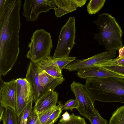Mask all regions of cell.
I'll return each mask as SVG.
<instances>
[{"instance_id":"obj_4","label":"cell","mask_w":124,"mask_h":124,"mask_svg":"<svg viewBox=\"0 0 124 124\" xmlns=\"http://www.w3.org/2000/svg\"><path fill=\"white\" fill-rule=\"evenodd\" d=\"M26 55L31 61L38 62L50 56L53 47L50 33L43 29H38L32 34Z\"/></svg>"},{"instance_id":"obj_3","label":"cell","mask_w":124,"mask_h":124,"mask_svg":"<svg viewBox=\"0 0 124 124\" xmlns=\"http://www.w3.org/2000/svg\"><path fill=\"white\" fill-rule=\"evenodd\" d=\"M93 22L99 31L94 34V38L99 45H104L107 51L119 50L123 47V31L114 17L108 13H102Z\"/></svg>"},{"instance_id":"obj_2","label":"cell","mask_w":124,"mask_h":124,"mask_svg":"<svg viewBox=\"0 0 124 124\" xmlns=\"http://www.w3.org/2000/svg\"><path fill=\"white\" fill-rule=\"evenodd\" d=\"M85 86L94 101L124 104V79L117 78H88Z\"/></svg>"},{"instance_id":"obj_27","label":"cell","mask_w":124,"mask_h":124,"mask_svg":"<svg viewBox=\"0 0 124 124\" xmlns=\"http://www.w3.org/2000/svg\"><path fill=\"white\" fill-rule=\"evenodd\" d=\"M105 69L118 74L124 76V66H101Z\"/></svg>"},{"instance_id":"obj_28","label":"cell","mask_w":124,"mask_h":124,"mask_svg":"<svg viewBox=\"0 0 124 124\" xmlns=\"http://www.w3.org/2000/svg\"><path fill=\"white\" fill-rule=\"evenodd\" d=\"M62 124H86L85 119L80 116H76L72 113L70 116V118L68 121Z\"/></svg>"},{"instance_id":"obj_1","label":"cell","mask_w":124,"mask_h":124,"mask_svg":"<svg viewBox=\"0 0 124 124\" xmlns=\"http://www.w3.org/2000/svg\"><path fill=\"white\" fill-rule=\"evenodd\" d=\"M21 0H0V75L13 68L20 52Z\"/></svg>"},{"instance_id":"obj_23","label":"cell","mask_w":124,"mask_h":124,"mask_svg":"<svg viewBox=\"0 0 124 124\" xmlns=\"http://www.w3.org/2000/svg\"><path fill=\"white\" fill-rule=\"evenodd\" d=\"M88 120L91 124H107L108 122L107 120L103 118L96 109Z\"/></svg>"},{"instance_id":"obj_29","label":"cell","mask_w":124,"mask_h":124,"mask_svg":"<svg viewBox=\"0 0 124 124\" xmlns=\"http://www.w3.org/2000/svg\"><path fill=\"white\" fill-rule=\"evenodd\" d=\"M27 124H39L38 115L33 110L29 118Z\"/></svg>"},{"instance_id":"obj_16","label":"cell","mask_w":124,"mask_h":124,"mask_svg":"<svg viewBox=\"0 0 124 124\" xmlns=\"http://www.w3.org/2000/svg\"><path fill=\"white\" fill-rule=\"evenodd\" d=\"M37 63L43 70L54 78L60 77L63 75L62 71L54 62L51 56Z\"/></svg>"},{"instance_id":"obj_26","label":"cell","mask_w":124,"mask_h":124,"mask_svg":"<svg viewBox=\"0 0 124 124\" xmlns=\"http://www.w3.org/2000/svg\"><path fill=\"white\" fill-rule=\"evenodd\" d=\"M124 66V58H120L117 57L106 61L99 66Z\"/></svg>"},{"instance_id":"obj_9","label":"cell","mask_w":124,"mask_h":124,"mask_svg":"<svg viewBox=\"0 0 124 124\" xmlns=\"http://www.w3.org/2000/svg\"><path fill=\"white\" fill-rule=\"evenodd\" d=\"M0 77V104L4 108L9 107L16 112L17 83L14 78L4 82Z\"/></svg>"},{"instance_id":"obj_6","label":"cell","mask_w":124,"mask_h":124,"mask_svg":"<svg viewBox=\"0 0 124 124\" xmlns=\"http://www.w3.org/2000/svg\"><path fill=\"white\" fill-rule=\"evenodd\" d=\"M70 87L78 103L77 109L81 115L88 119L95 109V101L83 84L73 81Z\"/></svg>"},{"instance_id":"obj_31","label":"cell","mask_w":124,"mask_h":124,"mask_svg":"<svg viewBox=\"0 0 124 124\" xmlns=\"http://www.w3.org/2000/svg\"><path fill=\"white\" fill-rule=\"evenodd\" d=\"M77 7H81L86 2L87 0H72Z\"/></svg>"},{"instance_id":"obj_10","label":"cell","mask_w":124,"mask_h":124,"mask_svg":"<svg viewBox=\"0 0 124 124\" xmlns=\"http://www.w3.org/2000/svg\"><path fill=\"white\" fill-rule=\"evenodd\" d=\"M32 101H33V92L32 87L29 83L22 86H20L17 83L16 112L18 118Z\"/></svg>"},{"instance_id":"obj_30","label":"cell","mask_w":124,"mask_h":124,"mask_svg":"<svg viewBox=\"0 0 124 124\" xmlns=\"http://www.w3.org/2000/svg\"><path fill=\"white\" fill-rule=\"evenodd\" d=\"M70 116L67 111H66L62 115V118L60 120L59 122L64 123L68 121L70 119Z\"/></svg>"},{"instance_id":"obj_32","label":"cell","mask_w":124,"mask_h":124,"mask_svg":"<svg viewBox=\"0 0 124 124\" xmlns=\"http://www.w3.org/2000/svg\"><path fill=\"white\" fill-rule=\"evenodd\" d=\"M5 108L0 104V121L1 120V119L4 113Z\"/></svg>"},{"instance_id":"obj_7","label":"cell","mask_w":124,"mask_h":124,"mask_svg":"<svg viewBox=\"0 0 124 124\" xmlns=\"http://www.w3.org/2000/svg\"><path fill=\"white\" fill-rule=\"evenodd\" d=\"M116 51L113 50L99 53L88 58L76 59L64 68L70 71L79 70L99 66L106 61L116 56Z\"/></svg>"},{"instance_id":"obj_17","label":"cell","mask_w":124,"mask_h":124,"mask_svg":"<svg viewBox=\"0 0 124 124\" xmlns=\"http://www.w3.org/2000/svg\"><path fill=\"white\" fill-rule=\"evenodd\" d=\"M16 112L9 107L5 108L1 120L3 124H18Z\"/></svg>"},{"instance_id":"obj_19","label":"cell","mask_w":124,"mask_h":124,"mask_svg":"<svg viewBox=\"0 0 124 124\" xmlns=\"http://www.w3.org/2000/svg\"><path fill=\"white\" fill-rule=\"evenodd\" d=\"M106 0H90L87 6V11L90 15L95 14L103 7Z\"/></svg>"},{"instance_id":"obj_14","label":"cell","mask_w":124,"mask_h":124,"mask_svg":"<svg viewBox=\"0 0 124 124\" xmlns=\"http://www.w3.org/2000/svg\"><path fill=\"white\" fill-rule=\"evenodd\" d=\"M38 79L42 89V95L49 91L54 90L64 80L63 75L60 77L55 78L42 70L39 74Z\"/></svg>"},{"instance_id":"obj_8","label":"cell","mask_w":124,"mask_h":124,"mask_svg":"<svg viewBox=\"0 0 124 124\" xmlns=\"http://www.w3.org/2000/svg\"><path fill=\"white\" fill-rule=\"evenodd\" d=\"M55 7L53 0H25L23 15L27 21H34L40 13L49 11Z\"/></svg>"},{"instance_id":"obj_24","label":"cell","mask_w":124,"mask_h":124,"mask_svg":"<svg viewBox=\"0 0 124 124\" xmlns=\"http://www.w3.org/2000/svg\"><path fill=\"white\" fill-rule=\"evenodd\" d=\"M58 103L61 107L62 110L69 109L72 111L74 108L77 109L78 106L77 101L75 99H70L63 105L61 101L58 102Z\"/></svg>"},{"instance_id":"obj_22","label":"cell","mask_w":124,"mask_h":124,"mask_svg":"<svg viewBox=\"0 0 124 124\" xmlns=\"http://www.w3.org/2000/svg\"><path fill=\"white\" fill-rule=\"evenodd\" d=\"M57 105L54 106L47 109L38 115L39 124H46L49 118L56 109Z\"/></svg>"},{"instance_id":"obj_18","label":"cell","mask_w":124,"mask_h":124,"mask_svg":"<svg viewBox=\"0 0 124 124\" xmlns=\"http://www.w3.org/2000/svg\"><path fill=\"white\" fill-rule=\"evenodd\" d=\"M108 124H124V105L113 112Z\"/></svg>"},{"instance_id":"obj_15","label":"cell","mask_w":124,"mask_h":124,"mask_svg":"<svg viewBox=\"0 0 124 124\" xmlns=\"http://www.w3.org/2000/svg\"><path fill=\"white\" fill-rule=\"evenodd\" d=\"M55 7L54 9L58 17L76 10L77 8L72 0H53Z\"/></svg>"},{"instance_id":"obj_20","label":"cell","mask_w":124,"mask_h":124,"mask_svg":"<svg viewBox=\"0 0 124 124\" xmlns=\"http://www.w3.org/2000/svg\"><path fill=\"white\" fill-rule=\"evenodd\" d=\"M31 101L25 108L18 118V124H27L32 110L33 101Z\"/></svg>"},{"instance_id":"obj_5","label":"cell","mask_w":124,"mask_h":124,"mask_svg":"<svg viewBox=\"0 0 124 124\" xmlns=\"http://www.w3.org/2000/svg\"><path fill=\"white\" fill-rule=\"evenodd\" d=\"M76 31L75 18L74 17H70L61 29L53 57L69 56L70 51L75 43Z\"/></svg>"},{"instance_id":"obj_21","label":"cell","mask_w":124,"mask_h":124,"mask_svg":"<svg viewBox=\"0 0 124 124\" xmlns=\"http://www.w3.org/2000/svg\"><path fill=\"white\" fill-rule=\"evenodd\" d=\"M54 62L61 70H62L69 63L76 60V57H70L54 58L52 56Z\"/></svg>"},{"instance_id":"obj_13","label":"cell","mask_w":124,"mask_h":124,"mask_svg":"<svg viewBox=\"0 0 124 124\" xmlns=\"http://www.w3.org/2000/svg\"><path fill=\"white\" fill-rule=\"evenodd\" d=\"M78 76L82 78H117L124 79V76L117 74L108 70L102 67L96 66L78 71Z\"/></svg>"},{"instance_id":"obj_12","label":"cell","mask_w":124,"mask_h":124,"mask_svg":"<svg viewBox=\"0 0 124 124\" xmlns=\"http://www.w3.org/2000/svg\"><path fill=\"white\" fill-rule=\"evenodd\" d=\"M58 93L54 90L49 91L42 95L35 103L33 111L38 115L56 106Z\"/></svg>"},{"instance_id":"obj_33","label":"cell","mask_w":124,"mask_h":124,"mask_svg":"<svg viewBox=\"0 0 124 124\" xmlns=\"http://www.w3.org/2000/svg\"><path fill=\"white\" fill-rule=\"evenodd\" d=\"M56 124H62V123L59 122L58 123Z\"/></svg>"},{"instance_id":"obj_25","label":"cell","mask_w":124,"mask_h":124,"mask_svg":"<svg viewBox=\"0 0 124 124\" xmlns=\"http://www.w3.org/2000/svg\"><path fill=\"white\" fill-rule=\"evenodd\" d=\"M62 111L61 107L58 104L56 108L49 118L46 124H54L60 117Z\"/></svg>"},{"instance_id":"obj_11","label":"cell","mask_w":124,"mask_h":124,"mask_svg":"<svg viewBox=\"0 0 124 124\" xmlns=\"http://www.w3.org/2000/svg\"><path fill=\"white\" fill-rule=\"evenodd\" d=\"M42 70L37 63L30 61L26 74V78L32 88L33 101L35 103L42 95V89L39 83L38 75Z\"/></svg>"}]
</instances>
